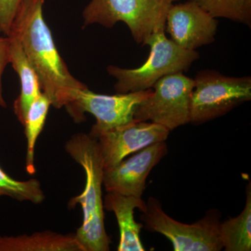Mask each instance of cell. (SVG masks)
Here are the masks:
<instances>
[{
	"mask_svg": "<svg viewBox=\"0 0 251 251\" xmlns=\"http://www.w3.org/2000/svg\"><path fill=\"white\" fill-rule=\"evenodd\" d=\"M216 18L251 27V0H191Z\"/></svg>",
	"mask_w": 251,
	"mask_h": 251,
	"instance_id": "cell-17",
	"label": "cell"
},
{
	"mask_svg": "<svg viewBox=\"0 0 251 251\" xmlns=\"http://www.w3.org/2000/svg\"><path fill=\"white\" fill-rule=\"evenodd\" d=\"M45 0H22L10 32L22 44L28 60L35 72L41 92L51 105L70 108L77 94L87 86L75 78L59 54L44 16Z\"/></svg>",
	"mask_w": 251,
	"mask_h": 251,
	"instance_id": "cell-1",
	"label": "cell"
},
{
	"mask_svg": "<svg viewBox=\"0 0 251 251\" xmlns=\"http://www.w3.org/2000/svg\"><path fill=\"white\" fill-rule=\"evenodd\" d=\"M170 130L153 122L134 120L94 137L98 143L104 169L117 166L131 153L153 144L166 142Z\"/></svg>",
	"mask_w": 251,
	"mask_h": 251,
	"instance_id": "cell-9",
	"label": "cell"
},
{
	"mask_svg": "<svg viewBox=\"0 0 251 251\" xmlns=\"http://www.w3.org/2000/svg\"><path fill=\"white\" fill-rule=\"evenodd\" d=\"M220 239L226 251H251V186L247 188V201L241 214L220 225Z\"/></svg>",
	"mask_w": 251,
	"mask_h": 251,
	"instance_id": "cell-15",
	"label": "cell"
},
{
	"mask_svg": "<svg viewBox=\"0 0 251 251\" xmlns=\"http://www.w3.org/2000/svg\"><path fill=\"white\" fill-rule=\"evenodd\" d=\"M7 36L9 39L10 63L19 75L21 82V94L14 102V113L23 126L29 106L42 92L39 79L28 60L21 41L14 33L10 32Z\"/></svg>",
	"mask_w": 251,
	"mask_h": 251,
	"instance_id": "cell-13",
	"label": "cell"
},
{
	"mask_svg": "<svg viewBox=\"0 0 251 251\" xmlns=\"http://www.w3.org/2000/svg\"><path fill=\"white\" fill-rule=\"evenodd\" d=\"M65 150L86 175L85 189L69 202L70 209L79 204L83 211V221L75 237L84 251H110L102 198L104 168L97 140L90 134L77 133L68 140Z\"/></svg>",
	"mask_w": 251,
	"mask_h": 251,
	"instance_id": "cell-2",
	"label": "cell"
},
{
	"mask_svg": "<svg viewBox=\"0 0 251 251\" xmlns=\"http://www.w3.org/2000/svg\"><path fill=\"white\" fill-rule=\"evenodd\" d=\"M166 27L157 29L149 38L150 56L141 67L123 69L117 66L107 67L109 75L117 80L114 86L117 94L140 92L152 88L162 77L186 72L200 58L196 50H188L176 45L165 34Z\"/></svg>",
	"mask_w": 251,
	"mask_h": 251,
	"instance_id": "cell-3",
	"label": "cell"
},
{
	"mask_svg": "<svg viewBox=\"0 0 251 251\" xmlns=\"http://www.w3.org/2000/svg\"><path fill=\"white\" fill-rule=\"evenodd\" d=\"M219 21L195 1L171 5L166 29L171 40L188 50H196L215 41Z\"/></svg>",
	"mask_w": 251,
	"mask_h": 251,
	"instance_id": "cell-10",
	"label": "cell"
},
{
	"mask_svg": "<svg viewBox=\"0 0 251 251\" xmlns=\"http://www.w3.org/2000/svg\"><path fill=\"white\" fill-rule=\"evenodd\" d=\"M0 251H84L75 234H62L52 231L27 235L0 237Z\"/></svg>",
	"mask_w": 251,
	"mask_h": 251,
	"instance_id": "cell-14",
	"label": "cell"
},
{
	"mask_svg": "<svg viewBox=\"0 0 251 251\" xmlns=\"http://www.w3.org/2000/svg\"><path fill=\"white\" fill-rule=\"evenodd\" d=\"M163 1H164V2L166 3L167 5L171 6L175 1H178V0H163Z\"/></svg>",
	"mask_w": 251,
	"mask_h": 251,
	"instance_id": "cell-21",
	"label": "cell"
},
{
	"mask_svg": "<svg viewBox=\"0 0 251 251\" xmlns=\"http://www.w3.org/2000/svg\"><path fill=\"white\" fill-rule=\"evenodd\" d=\"M167 153L166 142L144 148L117 166L104 169L103 186L107 192L142 198L149 175Z\"/></svg>",
	"mask_w": 251,
	"mask_h": 251,
	"instance_id": "cell-11",
	"label": "cell"
},
{
	"mask_svg": "<svg viewBox=\"0 0 251 251\" xmlns=\"http://www.w3.org/2000/svg\"><path fill=\"white\" fill-rule=\"evenodd\" d=\"M103 207L114 212L116 216L120 234L117 251H145L140 238L144 225L135 222L134 210L138 209L143 212L146 209V202L142 198L107 192L103 200Z\"/></svg>",
	"mask_w": 251,
	"mask_h": 251,
	"instance_id": "cell-12",
	"label": "cell"
},
{
	"mask_svg": "<svg viewBox=\"0 0 251 251\" xmlns=\"http://www.w3.org/2000/svg\"><path fill=\"white\" fill-rule=\"evenodd\" d=\"M7 196L20 202L39 204L45 200V195L39 180L18 181L13 179L0 168V198Z\"/></svg>",
	"mask_w": 251,
	"mask_h": 251,
	"instance_id": "cell-18",
	"label": "cell"
},
{
	"mask_svg": "<svg viewBox=\"0 0 251 251\" xmlns=\"http://www.w3.org/2000/svg\"><path fill=\"white\" fill-rule=\"evenodd\" d=\"M194 80L176 73L162 77L152 93L135 109L134 120L153 122L170 131L190 123V106Z\"/></svg>",
	"mask_w": 251,
	"mask_h": 251,
	"instance_id": "cell-7",
	"label": "cell"
},
{
	"mask_svg": "<svg viewBox=\"0 0 251 251\" xmlns=\"http://www.w3.org/2000/svg\"><path fill=\"white\" fill-rule=\"evenodd\" d=\"M10 63L9 39L8 36L0 37V107L6 108L7 104L2 95V83L1 77L5 68Z\"/></svg>",
	"mask_w": 251,
	"mask_h": 251,
	"instance_id": "cell-20",
	"label": "cell"
},
{
	"mask_svg": "<svg viewBox=\"0 0 251 251\" xmlns=\"http://www.w3.org/2000/svg\"><path fill=\"white\" fill-rule=\"evenodd\" d=\"M51 105L50 100L46 94L41 92L40 95L31 103L28 110L25 122V134L27 138V154H26V170L29 175L36 173L34 165V151L36 140L44 128L48 112Z\"/></svg>",
	"mask_w": 251,
	"mask_h": 251,
	"instance_id": "cell-16",
	"label": "cell"
},
{
	"mask_svg": "<svg viewBox=\"0 0 251 251\" xmlns=\"http://www.w3.org/2000/svg\"><path fill=\"white\" fill-rule=\"evenodd\" d=\"M22 0H0V34L9 35Z\"/></svg>",
	"mask_w": 251,
	"mask_h": 251,
	"instance_id": "cell-19",
	"label": "cell"
},
{
	"mask_svg": "<svg viewBox=\"0 0 251 251\" xmlns=\"http://www.w3.org/2000/svg\"><path fill=\"white\" fill-rule=\"evenodd\" d=\"M171 6L163 0H91L82 13L84 27L98 24L111 28L125 23L135 42L143 47L155 31L166 27Z\"/></svg>",
	"mask_w": 251,
	"mask_h": 251,
	"instance_id": "cell-4",
	"label": "cell"
},
{
	"mask_svg": "<svg viewBox=\"0 0 251 251\" xmlns=\"http://www.w3.org/2000/svg\"><path fill=\"white\" fill-rule=\"evenodd\" d=\"M152 93V89L116 95L96 94L88 87L80 90L67 110L74 121H85L84 114L95 117V125L89 133L96 137L102 132L134 121L135 109Z\"/></svg>",
	"mask_w": 251,
	"mask_h": 251,
	"instance_id": "cell-8",
	"label": "cell"
},
{
	"mask_svg": "<svg viewBox=\"0 0 251 251\" xmlns=\"http://www.w3.org/2000/svg\"><path fill=\"white\" fill-rule=\"evenodd\" d=\"M221 217L217 209H211L194 224H182L166 214L158 199L150 197L140 219L150 232L169 239L175 251H219L224 249L220 239Z\"/></svg>",
	"mask_w": 251,
	"mask_h": 251,
	"instance_id": "cell-6",
	"label": "cell"
},
{
	"mask_svg": "<svg viewBox=\"0 0 251 251\" xmlns=\"http://www.w3.org/2000/svg\"><path fill=\"white\" fill-rule=\"evenodd\" d=\"M194 80L190 123L201 125L226 115L251 99V77H230L205 69Z\"/></svg>",
	"mask_w": 251,
	"mask_h": 251,
	"instance_id": "cell-5",
	"label": "cell"
}]
</instances>
